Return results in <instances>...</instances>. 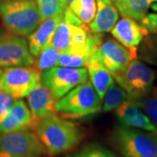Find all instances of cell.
Returning a JSON list of instances; mask_svg holds the SVG:
<instances>
[{
  "label": "cell",
  "instance_id": "4fadbf2b",
  "mask_svg": "<svg viewBox=\"0 0 157 157\" xmlns=\"http://www.w3.org/2000/svg\"><path fill=\"white\" fill-rule=\"evenodd\" d=\"M121 125L157 133V128L135 101L129 99L115 109Z\"/></svg>",
  "mask_w": 157,
  "mask_h": 157
},
{
  "label": "cell",
  "instance_id": "cb8c5ba5",
  "mask_svg": "<svg viewBox=\"0 0 157 157\" xmlns=\"http://www.w3.org/2000/svg\"><path fill=\"white\" fill-rule=\"evenodd\" d=\"M61 53L60 50L54 48L52 45H48L38 55V59L34 61L35 64L33 66L42 73L49 68L55 67Z\"/></svg>",
  "mask_w": 157,
  "mask_h": 157
},
{
  "label": "cell",
  "instance_id": "7a4b0ae2",
  "mask_svg": "<svg viewBox=\"0 0 157 157\" xmlns=\"http://www.w3.org/2000/svg\"><path fill=\"white\" fill-rule=\"evenodd\" d=\"M0 17L8 31L22 37L42 22L36 0H0Z\"/></svg>",
  "mask_w": 157,
  "mask_h": 157
},
{
  "label": "cell",
  "instance_id": "ffe728a7",
  "mask_svg": "<svg viewBox=\"0 0 157 157\" xmlns=\"http://www.w3.org/2000/svg\"><path fill=\"white\" fill-rule=\"evenodd\" d=\"M69 9L78 19L86 25L93 21L97 11V0H73Z\"/></svg>",
  "mask_w": 157,
  "mask_h": 157
},
{
  "label": "cell",
  "instance_id": "2e32d148",
  "mask_svg": "<svg viewBox=\"0 0 157 157\" xmlns=\"http://www.w3.org/2000/svg\"><path fill=\"white\" fill-rule=\"evenodd\" d=\"M118 18L119 11L112 0H97V11L89 28L94 33H107L112 31Z\"/></svg>",
  "mask_w": 157,
  "mask_h": 157
},
{
  "label": "cell",
  "instance_id": "5b68a950",
  "mask_svg": "<svg viewBox=\"0 0 157 157\" xmlns=\"http://www.w3.org/2000/svg\"><path fill=\"white\" fill-rule=\"evenodd\" d=\"M41 81V72L34 66L6 68L0 77V90L15 100L26 97Z\"/></svg>",
  "mask_w": 157,
  "mask_h": 157
},
{
  "label": "cell",
  "instance_id": "8992f818",
  "mask_svg": "<svg viewBox=\"0 0 157 157\" xmlns=\"http://www.w3.org/2000/svg\"><path fill=\"white\" fill-rule=\"evenodd\" d=\"M45 154V147L32 131L0 134V157H43Z\"/></svg>",
  "mask_w": 157,
  "mask_h": 157
},
{
  "label": "cell",
  "instance_id": "e0dca14e",
  "mask_svg": "<svg viewBox=\"0 0 157 157\" xmlns=\"http://www.w3.org/2000/svg\"><path fill=\"white\" fill-rule=\"evenodd\" d=\"M86 67L91 82L102 101L108 87L113 83V77L94 56L90 59Z\"/></svg>",
  "mask_w": 157,
  "mask_h": 157
},
{
  "label": "cell",
  "instance_id": "52a82bcc",
  "mask_svg": "<svg viewBox=\"0 0 157 157\" xmlns=\"http://www.w3.org/2000/svg\"><path fill=\"white\" fill-rule=\"evenodd\" d=\"M134 100L151 88L155 79V72L139 59H133L125 70L112 75Z\"/></svg>",
  "mask_w": 157,
  "mask_h": 157
},
{
  "label": "cell",
  "instance_id": "d4e9b609",
  "mask_svg": "<svg viewBox=\"0 0 157 157\" xmlns=\"http://www.w3.org/2000/svg\"><path fill=\"white\" fill-rule=\"evenodd\" d=\"M67 157H117L116 155L105 147L99 144H89L80 150L69 155Z\"/></svg>",
  "mask_w": 157,
  "mask_h": 157
},
{
  "label": "cell",
  "instance_id": "4dcf8cb0",
  "mask_svg": "<svg viewBox=\"0 0 157 157\" xmlns=\"http://www.w3.org/2000/svg\"><path fill=\"white\" fill-rule=\"evenodd\" d=\"M73 0H67V4H70L71 2H72Z\"/></svg>",
  "mask_w": 157,
  "mask_h": 157
},
{
  "label": "cell",
  "instance_id": "7c38bea8",
  "mask_svg": "<svg viewBox=\"0 0 157 157\" xmlns=\"http://www.w3.org/2000/svg\"><path fill=\"white\" fill-rule=\"evenodd\" d=\"M112 35L118 42L130 50H137L147 32L134 18L123 17L117 21L111 31Z\"/></svg>",
  "mask_w": 157,
  "mask_h": 157
},
{
  "label": "cell",
  "instance_id": "277c9868",
  "mask_svg": "<svg viewBox=\"0 0 157 157\" xmlns=\"http://www.w3.org/2000/svg\"><path fill=\"white\" fill-rule=\"evenodd\" d=\"M101 100L91 81L78 85L56 102V112L62 118L78 120L101 111Z\"/></svg>",
  "mask_w": 157,
  "mask_h": 157
},
{
  "label": "cell",
  "instance_id": "8fae6325",
  "mask_svg": "<svg viewBox=\"0 0 157 157\" xmlns=\"http://www.w3.org/2000/svg\"><path fill=\"white\" fill-rule=\"evenodd\" d=\"M39 121L32 115L31 110L21 100L14 101L6 117L0 122V134L25 130H35Z\"/></svg>",
  "mask_w": 157,
  "mask_h": 157
},
{
  "label": "cell",
  "instance_id": "9c48e42d",
  "mask_svg": "<svg viewBox=\"0 0 157 157\" xmlns=\"http://www.w3.org/2000/svg\"><path fill=\"white\" fill-rule=\"evenodd\" d=\"M27 41L8 30H0V67L30 66L34 63Z\"/></svg>",
  "mask_w": 157,
  "mask_h": 157
},
{
  "label": "cell",
  "instance_id": "83f0119b",
  "mask_svg": "<svg viewBox=\"0 0 157 157\" xmlns=\"http://www.w3.org/2000/svg\"><path fill=\"white\" fill-rule=\"evenodd\" d=\"M140 23L147 33L157 35V13H147Z\"/></svg>",
  "mask_w": 157,
  "mask_h": 157
},
{
  "label": "cell",
  "instance_id": "ba28073f",
  "mask_svg": "<svg viewBox=\"0 0 157 157\" xmlns=\"http://www.w3.org/2000/svg\"><path fill=\"white\" fill-rule=\"evenodd\" d=\"M88 78L87 69L53 67L41 73V81L57 100Z\"/></svg>",
  "mask_w": 157,
  "mask_h": 157
},
{
  "label": "cell",
  "instance_id": "6da1fadb",
  "mask_svg": "<svg viewBox=\"0 0 157 157\" xmlns=\"http://www.w3.org/2000/svg\"><path fill=\"white\" fill-rule=\"evenodd\" d=\"M35 134L51 156L71 151L84 138V132L76 123L56 113L41 119Z\"/></svg>",
  "mask_w": 157,
  "mask_h": 157
},
{
  "label": "cell",
  "instance_id": "484cf974",
  "mask_svg": "<svg viewBox=\"0 0 157 157\" xmlns=\"http://www.w3.org/2000/svg\"><path fill=\"white\" fill-rule=\"evenodd\" d=\"M89 60L88 59L78 54L62 52L60 56L58 59L56 66L71 68H81L86 67Z\"/></svg>",
  "mask_w": 157,
  "mask_h": 157
},
{
  "label": "cell",
  "instance_id": "603a6c76",
  "mask_svg": "<svg viewBox=\"0 0 157 157\" xmlns=\"http://www.w3.org/2000/svg\"><path fill=\"white\" fill-rule=\"evenodd\" d=\"M41 20L60 16L67 8V0H36Z\"/></svg>",
  "mask_w": 157,
  "mask_h": 157
},
{
  "label": "cell",
  "instance_id": "ac0fdd59",
  "mask_svg": "<svg viewBox=\"0 0 157 157\" xmlns=\"http://www.w3.org/2000/svg\"><path fill=\"white\" fill-rule=\"evenodd\" d=\"M118 11L123 17H129L141 21L147 14L150 0H112Z\"/></svg>",
  "mask_w": 157,
  "mask_h": 157
},
{
  "label": "cell",
  "instance_id": "4316f807",
  "mask_svg": "<svg viewBox=\"0 0 157 157\" xmlns=\"http://www.w3.org/2000/svg\"><path fill=\"white\" fill-rule=\"evenodd\" d=\"M14 98L0 90V122L6 117L14 102Z\"/></svg>",
  "mask_w": 157,
  "mask_h": 157
},
{
  "label": "cell",
  "instance_id": "f1b7e54d",
  "mask_svg": "<svg viewBox=\"0 0 157 157\" xmlns=\"http://www.w3.org/2000/svg\"><path fill=\"white\" fill-rule=\"evenodd\" d=\"M150 7H151V9L154 11H157V2L155 3V4H153V5H151Z\"/></svg>",
  "mask_w": 157,
  "mask_h": 157
},
{
  "label": "cell",
  "instance_id": "3957f363",
  "mask_svg": "<svg viewBox=\"0 0 157 157\" xmlns=\"http://www.w3.org/2000/svg\"><path fill=\"white\" fill-rule=\"evenodd\" d=\"M110 140L124 157H157V133L119 125Z\"/></svg>",
  "mask_w": 157,
  "mask_h": 157
},
{
  "label": "cell",
  "instance_id": "44dd1931",
  "mask_svg": "<svg viewBox=\"0 0 157 157\" xmlns=\"http://www.w3.org/2000/svg\"><path fill=\"white\" fill-rule=\"evenodd\" d=\"M133 101L143 110L157 128V87L153 86L144 94Z\"/></svg>",
  "mask_w": 157,
  "mask_h": 157
},
{
  "label": "cell",
  "instance_id": "d6986e66",
  "mask_svg": "<svg viewBox=\"0 0 157 157\" xmlns=\"http://www.w3.org/2000/svg\"><path fill=\"white\" fill-rule=\"evenodd\" d=\"M130 99L128 94L120 86L113 83L107 90L101 110L103 112H111Z\"/></svg>",
  "mask_w": 157,
  "mask_h": 157
},
{
  "label": "cell",
  "instance_id": "f546056e",
  "mask_svg": "<svg viewBox=\"0 0 157 157\" xmlns=\"http://www.w3.org/2000/svg\"><path fill=\"white\" fill-rule=\"evenodd\" d=\"M2 73H3V70L0 67V77H1V75H2Z\"/></svg>",
  "mask_w": 157,
  "mask_h": 157
},
{
  "label": "cell",
  "instance_id": "7402d4cb",
  "mask_svg": "<svg viewBox=\"0 0 157 157\" xmlns=\"http://www.w3.org/2000/svg\"><path fill=\"white\" fill-rule=\"evenodd\" d=\"M137 55L140 60L157 66V35H146L137 49Z\"/></svg>",
  "mask_w": 157,
  "mask_h": 157
},
{
  "label": "cell",
  "instance_id": "9a60e30c",
  "mask_svg": "<svg viewBox=\"0 0 157 157\" xmlns=\"http://www.w3.org/2000/svg\"><path fill=\"white\" fill-rule=\"evenodd\" d=\"M62 17L63 14L43 20L36 30L29 35V49L33 56H38L45 47L50 45Z\"/></svg>",
  "mask_w": 157,
  "mask_h": 157
},
{
  "label": "cell",
  "instance_id": "30bf717a",
  "mask_svg": "<svg viewBox=\"0 0 157 157\" xmlns=\"http://www.w3.org/2000/svg\"><path fill=\"white\" fill-rule=\"evenodd\" d=\"M93 56L111 74L122 72L135 59L137 50H130L114 39L101 43Z\"/></svg>",
  "mask_w": 157,
  "mask_h": 157
},
{
  "label": "cell",
  "instance_id": "5bb4252c",
  "mask_svg": "<svg viewBox=\"0 0 157 157\" xmlns=\"http://www.w3.org/2000/svg\"><path fill=\"white\" fill-rule=\"evenodd\" d=\"M27 102L33 117L39 121L52 113H57V99L40 81L27 95Z\"/></svg>",
  "mask_w": 157,
  "mask_h": 157
},
{
  "label": "cell",
  "instance_id": "1f68e13d",
  "mask_svg": "<svg viewBox=\"0 0 157 157\" xmlns=\"http://www.w3.org/2000/svg\"><path fill=\"white\" fill-rule=\"evenodd\" d=\"M150 2H157V0H150Z\"/></svg>",
  "mask_w": 157,
  "mask_h": 157
}]
</instances>
